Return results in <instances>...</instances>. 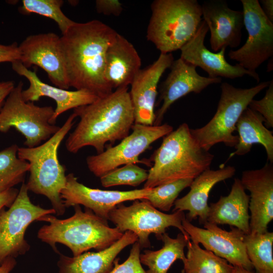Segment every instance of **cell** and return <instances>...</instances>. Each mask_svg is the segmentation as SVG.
<instances>
[{"instance_id": "f546056e", "label": "cell", "mask_w": 273, "mask_h": 273, "mask_svg": "<svg viewBox=\"0 0 273 273\" xmlns=\"http://www.w3.org/2000/svg\"><path fill=\"white\" fill-rule=\"evenodd\" d=\"M19 147L13 144L0 151V192L24 182L29 163L18 157Z\"/></svg>"}, {"instance_id": "1f68e13d", "label": "cell", "mask_w": 273, "mask_h": 273, "mask_svg": "<svg viewBox=\"0 0 273 273\" xmlns=\"http://www.w3.org/2000/svg\"><path fill=\"white\" fill-rule=\"evenodd\" d=\"M193 179H181L160 185L151 189L149 194L143 199L156 209L169 211L179 193L189 187Z\"/></svg>"}, {"instance_id": "9a60e30c", "label": "cell", "mask_w": 273, "mask_h": 273, "mask_svg": "<svg viewBox=\"0 0 273 273\" xmlns=\"http://www.w3.org/2000/svg\"><path fill=\"white\" fill-rule=\"evenodd\" d=\"M150 190L143 188L120 191L90 188L79 183L74 174L70 173L66 175L65 187L61 192V197L66 208L83 205L108 221L109 212L117 205L127 201L143 199Z\"/></svg>"}, {"instance_id": "ac0fdd59", "label": "cell", "mask_w": 273, "mask_h": 273, "mask_svg": "<svg viewBox=\"0 0 273 273\" xmlns=\"http://www.w3.org/2000/svg\"><path fill=\"white\" fill-rule=\"evenodd\" d=\"M174 58L171 53H160L152 64L141 69L131 82L129 92L133 108L134 123L153 125L159 80L169 68Z\"/></svg>"}, {"instance_id": "83f0119b", "label": "cell", "mask_w": 273, "mask_h": 273, "mask_svg": "<svg viewBox=\"0 0 273 273\" xmlns=\"http://www.w3.org/2000/svg\"><path fill=\"white\" fill-rule=\"evenodd\" d=\"M187 253L183 261L181 273H232L234 266L212 252L202 249L199 244L190 240L187 245Z\"/></svg>"}, {"instance_id": "e0dca14e", "label": "cell", "mask_w": 273, "mask_h": 273, "mask_svg": "<svg viewBox=\"0 0 273 273\" xmlns=\"http://www.w3.org/2000/svg\"><path fill=\"white\" fill-rule=\"evenodd\" d=\"M208 31V28L202 20L194 36L180 49V58L196 67L201 68L210 78L234 79L248 75L259 82V75L256 72H250L237 63L232 65L228 63L224 56L226 49L216 53L209 50L204 44Z\"/></svg>"}, {"instance_id": "74e56055", "label": "cell", "mask_w": 273, "mask_h": 273, "mask_svg": "<svg viewBox=\"0 0 273 273\" xmlns=\"http://www.w3.org/2000/svg\"><path fill=\"white\" fill-rule=\"evenodd\" d=\"M18 192L19 190L14 188L0 192V210L5 207H10L15 200Z\"/></svg>"}, {"instance_id": "836d02e7", "label": "cell", "mask_w": 273, "mask_h": 273, "mask_svg": "<svg viewBox=\"0 0 273 273\" xmlns=\"http://www.w3.org/2000/svg\"><path fill=\"white\" fill-rule=\"evenodd\" d=\"M248 107L260 114L264 120V125L273 127V80L267 87L264 97L260 100L253 99Z\"/></svg>"}, {"instance_id": "d6a6232c", "label": "cell", "mask_w": 273, "mask_h": 273, "mask_svg": "<svg viewBox=\"0 0 273 273\" xmlns=\"http://www.w3.org/2000/svg\"><path fill=\"white\" fill-rule=\"evenodd\" d=\"M148 172L134 163H130L118 167L101 176L100 181L103 187L109 188L127 185L137 187L145 182Z\"/></svg>"}, {"instance_id": "4316f807", "label": "cell", "mask_w": 273, "mask_h": 273, "mask_svg": "<svg viewBox=\"0 0 273 273\" xmlns=\"http://www.w3.org/2000/svg\"><path fill=\"white\" fill-rule=\"evenodd\" d=\"M190 238L181 233L175 238H171L167 233L163 234L160 238L163 246L159 250H146L140 254L141 264L147 266V273H167L172 264L177 259L182 261L185 259L184 249Z\"/></svg>"}, {"instance_id": "f35d334b", "label": "cell", "mask_w": 273, "mask_h": 273, "mask_svg": "<svg viewBox=\"0 0 273 273\" xmlns=\"http://www.w3.org/2000/svg\"><path fill=\"white\" fill-rule=\"evenodd\" d=\"M15 86V82L13 81H0V110L6 98Z\"/></svg>"}, {"instance_id": "44dd1931", "label": "cell", "mask_w": 273, "mask_h": 273, "mask_svg": "<svg viewBox=\"0 0 273 273\" xmlns=\"http://www.w3.org/2000/svg\"><path fill=\"white\" fill-rule=\"evenodd\" d=\"M11 64L13 70L29 81L28 87L22 92L25 101L34 102L42 97L50 98L55 101L56 108L50 120L51 124L55 125L57 119L66 111L90 104L99 98L85 90L70 91L49 85L42 81L35 71L27 68L19 60Z\"/></svg>"}, {"instance_id": "cb8c5ba5", "label": "cell", "mask_w": 273, "mask_h": 273, "mask_svg": "<svg viewBox=\"0 0 273 273\" xmlns=\"http://www.w3.org/2000/svg\"><path fill=\"white\" fill-rule=\"evenodd\" d=\"M138 241L137 236L126 231L123 236L109 247L97 252H86L78 256L69 257L60 254L57 261L59 273H109L114 261L123 249Z\"/></svg>"}, {"instance_id": "8fae6325", "label": "cell", "mask_w": 273, "mask_h": 273, "mask_svg": "<svg viewBox=\"0 0 273 273\" xmlns=\"http://www.w3.org/2000/svg\"><path fill=\"white\" fill-rule=\"evenodd\" d=\"M131 129L132 132L118 144L86 157L87 167L96 177L100 178L122 165L140 162V155L153 143L171 132L173 127L167 123L158 125L134 123Z\"/></svg>"}, {"instance_id": "ffe728a7", "label": "cell", "mask_w": 273, "mask_h": 273, "mask_svg": "<svg viewBox=\"0 0 273 273\" xmlns=\"http://www.w3.org/2000/svg\"><path fill=\"white\" fill-rule=\"evenodd\" d=\"M202 19L210 32V44L215 53L241 43L244 27L242 11L231 9L224 0H209L201 5Z\"/></svg>"}, {"instance_id": "7c38bea8", "label": "cell", "mask_w": 273, "mask_h": 273, "mask_svg": "<svg viewBox=\"0 0 273 273\" xmlns=\"http://www.w3.org/2000/svg\"><path fill=\"white\" fill-rule=\"evenodd\" d=\"M244 25L248 38L239 49L231 50L229 58L252 72L273 55V23L263 13L257 0H241Z\"/></svg>"}, {"instance_id": "ba28073f", "label": "cell", "mask_w": 273, "mask_h": 273, "mask_svg": "<svg viewBox=\"0 0 273 273\" xmlns=\"http://www.w3.org/2000/svg\"><path fill=\"white\" fill-rule=\"evenodd\" d=\"M23 89L20 81L6 98L0 110V132L7 133L14 127L24 136L26 147L33 148L49 139L60 127L50 123L54 113L53 107L25 101Z\"/></svg>"}, {"instance_id": "3957f363", "label": "cell", "mask_w": 273, "mask_h": 273, "mask_svg": "<svg viewBox=\"0 0 273 273\" xmlns=\"http://www.w3.org/2000/svg\"><path fill=\"white\" fill-rule=\"evenodd\" d=\"M214 157L199 145L188 124L182 123L164 136L154 151L153 164L143 188L152 189L181 179H194L210 168Z\"/></svg>"}, {"instance_id": "b9f144b4", "label": "cell", "mask_w": 273, "mask_h": 273, "mask_svg": "<svg viewBox=\"0 0 273 273\" xmlns=\"http://www.w3.org/2000/svg\"><path fill=\"white\" fill-rule=\"evenodd\" d=\"M232 273H255L252 270H247L240 266H234Z\"/></svg>"}, {"instance_id": "ab89813d", "label": "cell", "mask_w": 273, "mask_h": 273, "mask_svg": "<svg viewBox=\"0 0 273 273\" xmlns=\"http://www.w3.org/2000/svg\"><path fill=\"white\" fill-rule=\"evenodd\" d=\"M259 4L266 17L273 23V1L261 0Z\"/></svg>"}, {"instance_id": "8992f818", "label": "cell", "mask_w": 273, "mask_h": 273, "mask_svg": "<svg viewBox=\"0 0 273 273\" xmlns=\"http://www.w3.org/2000/svg\"><path fill=\"white\" fill-rule=\"evenodd\" d=\"M151 8L147 38L161 54L180 50L202 21L201 5L197 0H155Z\"/></svg>"}, {"instance_id": "d590c367", "label": "cell", "mask_w": 273, "mask_h": 273, "mask_svg": "<svg viewBox=\"0 0 273 273\" xmlns=\"http://www.w3.org/2000/svg\"><path fill=\"white\" fill-rule=\"evenodd\" d=\"M95 4L98 13L105 15L118 16L123 10L122 4L118 0H97Z\"/></svg>"}, {"instance_id": "484cf974", "label": "cell", "mask_w": 273, "mask_h": 273, "mask_svg": "<svg viewBox=\"0 0 273 273\" xmlns=\"http://www.w3.org/2000/svg\"><path fill=\"white\" fill-rule=\"evenodd\" d=\"M263 117L248 107L243 112L236 124L238 142L236 150L228 159L235 155L248 153L254 144L261 145L265 150L267 161L273 163V135L263 124Z\"/></svg>"}, {"instance_id": "d6986e66", "label": "cell", "mask_w": 273, "mask_h": 273, "mask_svg": "<svg viewBox=\"0 0 273 273\" xmlns=\"http://www.w3.org/2000/svg\"><path fill=\"white\" fill-rule=\"evenodd\" d=\"M170 71L162 82L159 101L162 105L155 112L153 125L161 124L164 115L171 105L180 98L194 93L199 94L211 84L221 82V78H210L199 75L196 67L180 58L174 60Z\"/></svg>"}, {"instance_id": "7a4b0ae2", "label": "cell", "mask_w": 273, "mask_h": 273, "mask_svg": "<svg viewBox=\"0 0 273 273\" xmlns=\"http://www.w3.org/2000/svg\"><path fill=\"white\" fill-rule=\"evenodd\" d=\"M79 122L65 142L73 154L93 147L102 153L108 143L114 144L127 136L134 123V116L128 87L118 88L109 95L73 109Z\"/></svg>"}, {"instance_id": "9c48e42d", "label": "cell", "mask_w": 273, "mask_h": 273, "mask_svg": "<svg viewBox=\"0 0 273 273\" xmlns=\"http://www.w3.org/2000/svg\"><path fill=\"white\" fill-rule=\"evenodd\" d=\"M185 217L183 211L166 214L142 199L134 200L128 206L123 203L118 204L109 212L108 220L121 232L129 231L135 234L138 238V242L143 248L151 247L149 236L151 234H154L156 238L160 240L166 229L170 226L177 228L183 235L189 238L182 225Z\"/></svg>"}, {"instance_id": "8d00e7d4", "label": "cell", "mask_w": 273, "mask_h": 273, "mask_svg": "<svg viewBox=\"0 0 273 273\" xmlns=\"http://www.w3.org/2000/svg\"><path fill=\"white\" fill-rule=\"evenodd\" d=\"M20 52L16 42L10 44H0V63L20 60Z\"/></svg>"}, {"instance_id": "4fadbf2b", "label": "cell", "mask_w": 273, "mask_h": 273, "mask_svg": "<svg viewBox=\"0 0 273 273\" xmlns=\"http://www.w3.org/2000/svg\"><path fill=\"white\" fill-rule=\"evenodd\" d=\"M183 227L191 241L202 244L205 249L224 259L233 266H240L252 270L244 242L245 234L233 226L225 231L218 225L205 222L204 228L193 225L186 217L182 221Z\"/></svg>"}, {"instance_id": "e575fe53", "label": "cell", "mask_w": 273, "mask_h": 273, "mask_svg": "<svg viewBox=\"0 0 273 273\" xmlns=\"http://www.w3.org/2000/svg\"><path fill=\"white\" fill-rule=\"evenodd\" d=\"M141 247L137 241L134 243L130 251L127 259L119 263V258L114 261V266L109 273H147L140 262Z\"/></svg>"}, {"instance_id": "2e32d148", "label": "cell", "mask_w": 273, "mask_h": 273, "mask_svg": "<svg viewBox=\"0 0 273 273\" xmlns=\"http://www.w3.org/2000/svg\"><path fill=\"white\" fill-rule=\"evenodd\" d=\"M249 193L250 233L267 231L273 219V165L268 162L262 168L247 170L240 179Z\"/></svg>"}, {"instance_id": "30bf717a", "label": "cell", "mask_w": 273, "mask_h": 273, "mask_svg": "<svg viewBox=\"0 0 273 273\" xmlns=\"http://www.w3.org/2000/svg\"><path fill=\"white\" fill-rule=\"evenodd\" d=\"M23 182L18 194L9 209L0 210V265L8 258L25 254L30 247L25 239L28 226L48 214H56L53 209L34 204Z\"/></svg>"}, {"instance_id": "5b68a950", "label": "cell", "mask_w": 273, "mask_h": 273, "mask_svg": "<svg viewBox=\"0 0 273 273\" xmlns=\"http://www.w3.org/2000/svg\"><path fill=\"white\" fill-rule=\"evenodd\" d=\"M76 117L74 113L71 114L59 130L43 143L33 148L19 147L18 150V157L29 164V175L26 184L28 191L46 197L58 216L63 215L66 208L61 197L66 175L58 151Z\"/></svg>"}, {"instance_id": "d4e9b609", "label": "cell", "mask_w": 273, "mask_h": 273, "mask_svg": "<svg viewBox=\"0 0 273 273\" xmlns=\"http://www.w3.org/2000/svg\"><path fill=\"white\" fill-rule=\"evenodd\" d=\"M249 196L240 179L235 178L231 191L226 196L210 203L207 221L215 224H229L245 234H250Z\"/></svg>"}, {"instance_id": "5bb4252c", "label": "cell", "mask_w": 273, "mask_h": 273, "mask_svg": "<svg viewBox=\"0 0 273 273\" xmlns=\"http://www.w3.org/2000/svg\"><path fill=\"white\" fill-rule=\"evenodd\" d=\"M20 61L27 68L36 65L42 69L55 86L67 89V79L60 37L53 32L32 34L19 45Z\"/></svg>"}, {"instance_id": "52a82bcc", "label": "cell", "mask_w": 273, "mask_h": 273, "mask_svg": "<svg viewBox=\"0 0 273 273\" xmlns=\"http://www.w3.org/2000/svg\"><path fill=\"white\" fill-rule=\"evenodd\" d=\"M270 82H262L248 88L236 87L226 82L221 83L220 97L213 117L203 127L190 128L191 134L199 145L207 151L219 143L235 147L238 137L233 133L239 118L250 102L267 88Z\"/></svg>"}, {"instance_id": "60d3db41", "label": "cell", "mask_w": 273, "mask_h": 273, "mask_svg": "<svg viewBox=\"0 0 273 273\" xmlns=\"http://www.w3.org/2000/svg\"><path fill=\"white\" fill-rule=\"evenodd\" d=\"M16 264L14 258H8L0 265V273H10Z\"/></svg>"}, {"instance_id": "f1b7e54d", "label": "cell", "mask_w": 273, "mask_h": 273, "mask_svg": "<svg viewBox=\"0 0 273 273\" xmlns=\"http://www.w3.org/2000/svg\"><path fill=\"white\" fill-rule=\"evenodd\" d=\"M248 257L256 273H273V233L245 234Z\"/></svg>"}, {"instance_id": "277c9868", "label": "cell", "mask_w": 273, "mask_h": 273, "mask_svg": "<svg viewBox=\"0 0 273 273\" xmlns=\"http://www.w3.org/2000/svg\"><path fill=\"white\" fill-rule=\"evenodd\" d=\"M74 207V214L66 219H59L52 214L46 215L38 221L48 222L37 232V237L59 253L56 244L68 247L73 256H78L92 249L104 250L118 240L124 233L109 226L108 221L80 205Z\"/></svg>"}, {"instance_id": "6da1fadb", "label": "cell", "mask_w": 273, "mask_h": 273, "mask_svg": "<svg viewBox=\"0 0 273 273\" xmlns=\"http://www.w3.org/2000/svg\"><path fill=\"white\" fill-rule=\"evenodd\" d=\"M117 32L98 20L75 22L60 37L67 79L70 87L85 90L99 98L113 90L105 80L107 50Z\"/></svg>"}, {"instance_id": "7402d4cb", "label": "cell", "mask_w": 273, "mask_h": 273, "mask_svg": "<svg viewBox=\"0 0 273 273\" xmlns=\"http://www.w3.org/2000/svg\"><path fill=\"white\" fill-rule=\"evenodd\" d=\"M236 171L235 167L230 165L205 170L193 179L188 194L175 200L173 212L188 211L186 217L189 221L198 218L200 223L204 224L207 221L208 199L211 190L218 183L232 177Z\"/></svg>"}, {"instance_id": "4dcf8cb0", "label": "cell", "mask_w": 273, "mask_h": 273, "mask_svg": "<svg viewBox=\"0 0 273 273\" xmlns=\"http://www.w3.org/2000/svg\"><path fill=\"white\" fill-rule=\"evenodd\" d=\"M22 3V6L19 8L21 14L34 13L52 19L58 25L62 34L75 22L62 12V0H23Z\"/></svg>"}, {"instance_id": "603a6c76", "label": "cell", "mask_w": 273, "mask_h": 273, "mask_svg": "<svg viewBox=\"0 0 273 273\" xmlns=\"http://www.w3.org/2000/svg\"><path fill=\"white\" fill-rule=\"evenodd\" d=\"M141 64L133 45L117 33L106 53L105 80L113 90L128 87L141 70Z\"/></svg>"}]
</instances>
